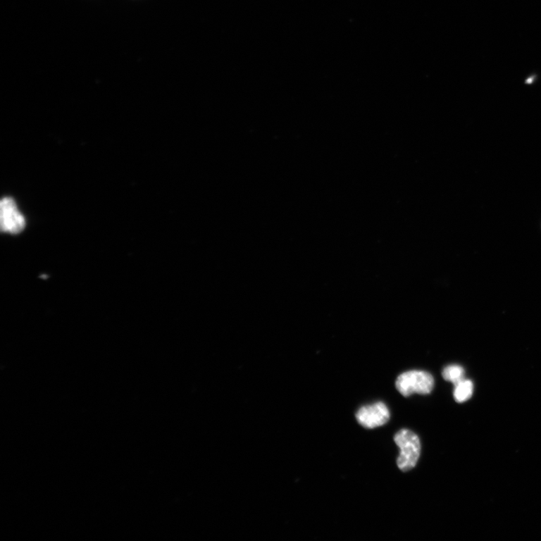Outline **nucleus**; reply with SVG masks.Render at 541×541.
Listing matches in <instances>:
<instances>
[{"mask_svg": "<svg viewBox=\"0 0 541 541\" xmlns=\"http://www.w3.org/2000/svg\"><path fill=\"white\" fill-rule=\"evenodd\" d=\"M358 423L366 428H374L385 425L390 418V413L385 404L378 402L361 408L356 414Z\"/></svg>", "mask_w": 541, "mask_h": 541, "instance_id": "7ed1b4c3", "label": "nucleus"}, {"mask_svg": "<svg viewBox=\"0 0 541 541\" xmlns=\"http://www.w3.org/2000/svg\"><path fill=\"white\" fill-rule=\"evenodd\" d=\"M394 440L400 449L398 467L402 471L411 470L416 466L421 456L420 438L410 430H402L394 436Z\"/></svg>", "mask_w": 541, "mask_h": 541, "instance_id": "f257e3e1", "label": "nucleus"}, {"mask_svg": "<svg viewBox=\"0 0 541 541\" xmlns=\"http://www.w3.org/2000/svg\"><path fill=\"white\" fill-rule=\"evenodd\" d=\"M442 375L444 380L456 385L465 379V371L464 368L457 365L449 366L444 369Z\"/></svg>", "mask_w": 541, "mask_h": 541, "instance_id": "423d86ee", "label": "nucleus"}, {"mask_svg": "<svg viewBox=\"0 0 541 541\" xmlns=\"http://www.w3.org/2000/svg\"><path fill=\"white\" fill-rule=\"evenodd\" d=\"M396 387L405 397L414 393L427 394L431 393L434 388V378L425 371H410L397 378Z\"/></svg>", "mask_w": 541, "mask_h": 541, "instance_id": "f03ea898", "label": "nucleus"}, {"mask_svg": "<svg viewBox=\"0 0 541 541\" xmlns=\"http://www.w3.org/2000/svg\"><path fill=\"white\" fill-rule=\"evenodd\" d=\"M473 392V383L469 380L464 379L455 385L454 399L459 403H464L471 399Z\"/></svg>", "mask_w": 541, "mask_h": 541, "instance_id": "39448f33", "label": "nucleus"}, {"mask_svg": "<svg viewBox=\"0 0 541 541\" xmlns=\"http://www.w3.org/2000/svg\"><path fill=\"white\" fill-rule=\"evenodd\" d=\"M1 229L4 232L18 234L24 230L25 220L18 212L13 199H4L1 202Z\"/></svg>", "mask_w": 541, "mask_h": 541, "instance_id": "20e7f679", "label": "nucleus"}]
</instances>
